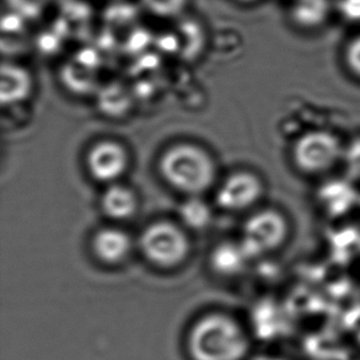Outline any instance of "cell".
I'll list each match as a JSON object with an SVG mask.
<instances>
[{
	"label": "cell",
	"instance_id": "obj_4",
	"mask_svg": "<svg viewBox=\"0 0 360 360\" xmlns=\"http://www.w3.org/2000/svg\"><path fill=\"white\" fill-rule=\"evenodd\" d=\"M141 251L160 267H175L188 253V240L176 225L166 221L151 224L141 236Z\"/></svg>",
	"mask_w": 360,
	"mask_h": 360
},
{
	"label": "cell",
	"instance_id": "obj_6",
	"mask_svg": "<svg viewBox=\"0 0 360 360\" xmlns=\"http://www.w3.org/2000/svg\"><path fill=\"white\" fill-rule=\"evenodd\" d=\"M262 184L251 172H236L220 186L217 200L226 210H243L255 205L262 195Z\"/></svg>",
	"mask_w": 360,
	"mask_h": 360
},
{
	"label": "cell",
	"instance_id": "obj_14",
	"mask_svg": "<svg viewBox=\"0 0 360 360\" xmlns=\"http://www.w3.org/2000/svg\"><path fill=\"white\" fill-rule=\"evenodd\" d=\"M307 352L316 360H349V353L328 335L311 337L307 341Z\"/></svg>",
	"mask_w": 360,
	"mask_h": 360
},
{
	"label": "cell",
	"instance_id": "obj_8",
	"mask_svg": "<svg viewBox=\"0 0 360 360\" xmlns=\"http://www.w3.org/2000/svg\"><path fill=\"white\" fill-rule=\"evenodd\" d=\"M32 86L31 75L16 64L4 63L1 67L0 100L3 105L21 103L29 96Z\"/></svg>",
	"mask_w": 360,
	"mask_h": 360
},
{
	"label": "cell",
	"instance_id": "obj_5",
	"mask_svg": "<svg viewBox=\"0 0 360 360\" xmlns=\"http://www.w3.org/2000/svg\"><path fill=\"white\" fill-rule=\"evenodd\" d=\"M288 235V223L279 212L261 210L243 228V248L248 257L259 256L281 248Z\"/></svg>",
	"mask_w": 360,
	"mask_h": 360
},
{
	"label": "cell",
	"instance_id": "obj_1",
	"mask_svg": "<svg viewBox=\"0 0 360 360\" xmlns=\"http://www.w3.org/2000/svg\"><path fill=\"white\" fill-rule=\"evenodd\" d=\"M160 170L174 188L188 195L208 190L214 181L213 160L205 150L192 144L170 148L161 158Z\"/></svg>",
	"mask_w": 360,
	"mask_h": 360
},
{
	"label": "cell",
	"instance_id": "obj_3",
	"mask_svg": "<svg viewBox=\"0 0 360 360\" xmlns=\"http://www.w3.org/2000/svg\"><path fill=\"white\" fill-rule=\"evenodd\" d=\"M345 146L328 131H310L297 138L292 148V160L307 175H322L338 165Z\"/></svg>",
	"mask_w": 360,
	"mask_h": 360
},
{
	"label": "cell",
	"instance_id": "obj_7",
	"mask_svg": "<svg viewBox=\"0 0 360 360\" xmlns=\"http://www.w3.org/2000/svg\"><path fill=\"white\" fill-rule=\"evenodd\" d=\"M90 174L98 181L112 182L120 179L128 166V155L123 146L105 141L93 146L88 156Z\"/></svg>",
	"mask_w": 360,
	"mask_h": 360
},
{
	"label": "cell",
	"instance_id": "obj_10",
	"mask_svg": "<svg viewBox=\"0 0 360 360\" xmlns=\"http://www.w3.org/2000/svg\"><path fill=\"white\" fill-rule=\"evenodd\" d=\"M94 252L103 262L115 264L121 262L131 250V240L120 229H103L95 235Z\"/></svg>",
	"mask_w": 360,
	"mask_h": 360
},
{
	"label": "cell",
	"instance_id": "obj_12",
	"mask_svg": "<svg viewBox=\"0 0 360 360\" xmlns=\"http://www.w3.org/2000/svg\"><path fill=\"white\" fill-rule=\"evenodd\" d=\"M101 205L110 218L127 219L136 213L138 200L131 188L126 186L113 185L103 193Z\"/></svg>",
	"mask_w": 360,
	"mask_h": 360
},
{
	"label": "cell",
	"instance_id": "obj_11",
	"mask_svg": "<svg viewBox=\"0 0 360 360\" xmlns=\"http://www.w3.org/2000/svg\"><path fill=\"white\" fill-rule=\"evenodd\" d=\"M354 191L346 181L335 180L322 186L320 190L322 208L333 217L347 214L359 200Z\"/></svg>",
	"mask_w": 360,
	"mask_h": 360
},
{
	"label": "cell",
	"instance_id": "obj_19",
	"mask_svg": "<svg viewBox=\"0 0 360 360\" xmlns=\"http://www.w3.org/2000/svg\"><path fill=\"white\" fill-rule=\"evenodd\" d=\"M335 8L351 24H360V0H337Z\"/></svg>",
	"mask_w": 360,
	"mask_h": 360
},
{
	"label": "cell",
	"instance_id": "obj_9",
	"mask_svg": "<svg viewBox=\"0 0 360 360\" xmlns=\"http://www.w3.org/2000/svg\"><path fill=\"white\" fill-rule=\"evenodd\" d=\"M333 9L335 3L331 0H294L290 18L300 29H319L331 16Z\"/></svg>",
	"mask_w": 360,
	"mask_h": 360
},
{
	"label": "cell",
	"instance_id": "obj_17",
	"mask_svg": "<svg viewBox=\"0 0 360 360\" xmlns=\"http://www.w3.org/2000/svg\"><path fill=\"white\" fill-rule=\"evenodd\" d=\"M187 0H143L151 14L161 18H172L185 9Z\"/></svg>",
	"mask_w": 360,
	"mask_h": 360
},
{
	"label": "cell",
	"instance_id": "obj_18",
	"mask_svg": "<svg viewBox=\"0 0 360 360\" xmlns=\"http://www.w3.org/2000/svg\"><path fill=\"white\" fill-rule=\"evenodd\" d=\"M345 63L356 78L360 79V34L348 42L345 49Z\"/></svg>",
	"mask_w": 360,
	"mask_h": 360
},
{
	"label": "cell",
	"instance_id": "obj_2",
	"mask_svg": "<svg viewBox=\"0 0 360 360\" xmlns=\"http://www.w3.org/2000/svg\"><path fill=\"white\" fill-rule=\"evenodd\" d=\"M191 348L200 360H238L248 348L236 322L224 315H210L195 323Z\"/></svg>",
	"mask_w": 360,
	"mask_h": 360
},
{
	"label": "cell",
	"instance_id": "obj_16",
	"mask_svg": "<svg viewBox=\"0 0 360 360\" xmlns=\"http://www.w3.org/2000/svg\"><path fill=\"white\" fill-rule=\"evenodd\" d=\"M342 162L351 180L360 181V136L345 146Z\"/></svg>",
	"mask_w": 360,
	"mask_h": 360
},
{
	"label": "cell",
	"instance_id": "obj_13",
	"mask_svg": "<svg viewBox=\"0 0 360 360\" xmlns=\"http://www.w3.org/2000/svg\"><path fill=\"white\" fill-rule=\"evenodd\" d=\"M248 255L241 243H224L214 248L210 257V263L217 272L224 276H233L243 271Z\"/></svg>",
	"mask_w": 360,
	"mask_h": 360
},
{
	"label": "cell",
	"instance_id": "obj_15",
	"mask_svg": "<svg viewBox=\"0 0 360 360\" xmlns=\"http://www.w3.org/2000/svg\"><path fill=\"white\" fill-rule=\"evenodd\" d=\"M180 215L184 223L192 229H203L210 224L212 212L203 200L191 198L181 205Z\"/></svg>",
	"mask_w": 360,
	"mask_h": 360
}]
</instances>
